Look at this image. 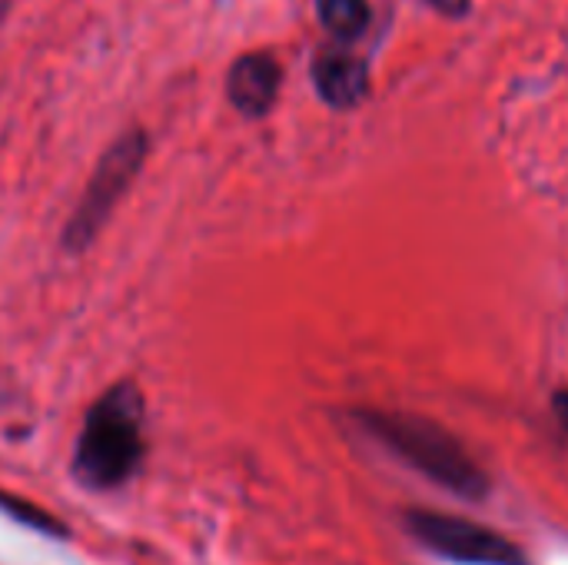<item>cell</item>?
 Instances as JSON below:
<instances>
[{
    "label": "cell",
    "mask_w": 568,
    "mask_h": 565,
    "mask_svg": "<svg viewBox=\"0 0 568 565\" xmlns=\"http://www.w3.org/2000/svg\"><path fill=\"white\" fill-rule=\"evenodd\" d=\"M320 17H323L326 30L349 40L366 30L369 7H366V0H320Z\"/></svg>",
    "instance_id": "cell-7"
},
{
    "label": "cell",
    "mask_w": 568,
    "mask_h": 565,
    "mask_svg": "<svg viewBox=\"0 0 568 565\" xmlns=\"http://www.w3.org/2000/svg\"><path fill=\"white\" fill-rule=\"evenodd\" d=\"M552 410H556V416H559L562 430L568 433V390H559V393L552 396Z\"/></svg>",
    "instance_id": "cell-9"
},
{
    "label": "cell",
    "mask_w": 568,
    "mask_h": 565,
    "mask_svg": "<svg viewBox=\"0 0 568 565\" xmlns=\"http://www.w3.org/2000/svg\"><path fill=\"white\" fill-rule=\"evenodd\" d=\"M313 77H316V87H320L323 100L333 103V107H343V110L356 107L366 97V90H369L366 67L356 57H349V53H326V57H320L316 67H313Z\"/></svg>",
    "instance_id": "cell-6"
},
{
    "label": "cell",
    "mask_w": 568,
    "mask_h": 565,
    "mask_svg": "<svg viewBox=\"0 0 568 565\" xmlns=\"http://www.w3.org/2000/svg\"><path fill=\"white\" fill-rule=\"evenodd\" d=\"M356 420L369 436H376L386 450H393L416 473L429 476L436 486L463 500H483L489 493L486 473L446 426L409 413H359Z\"/></svg>",
    "instance_id": "cell-1"
},
{
    "label": "cell",
    "mask_w": 568,
    "mask_h": 565,
    "mask_svg": "<svg viewBox=\"0 0 568 565\" xmlns=\"http://www.w3.org/2000/svg\"><path fill=\"white\" fill-rule=\"evenodd\" d=\"M436 10H443V13H449V17H463L466 10H469V0H429Z\"/></svg>",
    "instance_id": "cell-8"
},
{
    "label": "cell",
    "mask_w": 568,
    "mask_h": 565,
    "mask_svg": "<svg viewBox=\"0 0 568 565\" xmlns=\"http://www.w3.org/2000/svg\"><path fill=\"white\" fill-rule=\"evenodd\" d=\"M280 63L270 53H246L230 67L226 93L230 103L246 117H263L280 93Z\"/></svg>",
    "instance_id": "cell-5"
},
{
    "label": "cell",
    "mask_w": 568,
    "mask_h": 565,
    "mask_svg": "<svg viewBox=\"0 0 568 565\" xmlns=\"http://www.w3.org/2000/svg\"><path fill=\"white\" fill-rule=\"evenodd\" d=\"M406 526L416 543H423L429 553L466 565H532L529 556L506 539L496 529H486L473 519L459 516H443V513H426L416 509L406 516Z\"/></svg>",
    "instance_id": "cell-4"
},
{
    "label": "cell",
    "mask_w": 568,
    "mask_h": 565,
    "mask_svg": "<svg viewBox=\"0 0 568 565\" xmlns=\"http://www.w3.org/2000/svg\"><path fill=\"white\" fill-rule=\"evenodd\" d=\"M140 396L133 386L110 390L87 416L77 446V476L87 486H116L140 463Z\"/></svg>",
    "instance_id": "cell-2"
},
{
    "label": "cell",
    "mask_w": 568,
    "mask_h": 565,
    "mask_svg": "<svg viewBox=\"0 0 568 565\" xmlns=\"http://www.w3.org/2000/svg\"><path fill=\"white\" fill-rule=\"evenodd\" d=\"M146 157V137L143 130H130L123 133L100 160L97 173L87 183L83 200L77 203L63 243L67 250H87L93 243V236L100 233V226L106 223V216L113 213V206L120 203V196L126 193V186L133 183V176L140 173Z\"/></svg>",
    "instance_id": "cell-3"
}]
</instances>
